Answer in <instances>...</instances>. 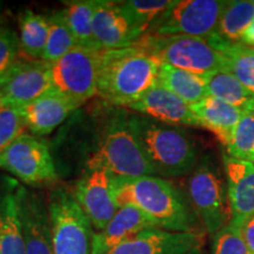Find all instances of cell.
Returning a JSON list of instances; mask_svg holds the SVG:
<instances>
[{
	"instance_id": "obj_1",
	"label": "cell",
	"mask_w": 254,
	"mask_h": 254,
	"mask_svg": "<svg viewBox=\"0 0 254 254\" xmlns=\"http://www.w3.org/2000/svg\"><path fill=\"white\" fill-rule=\"evenodd\" d=\"M117 204L140 208L161 230L195 232V218L184 194L170 180L157 176L114 177Z\"/></svg>"
},
{
	"instance_id": "obj_2",
	"label": "cell",
	"mask_w": 254,
	"mask_h": 254,
	"mask_svg": "<svg viewBox=\"0 0 254 254\" xmlns=\"http://www.w3.org/2000/svg\"><path fill=\"white\" fill-rule=\"evenodd\" d=\"M160 63L138 46L101 50L97 95L117 107L128 109L157 85Z\"/></svg>"
},
{
	"instance_id": "obj_3",
	"label": "cell",
	"mask_w": 254,
	"mask_h": 254,
	"mask_svg": "<svg viewBox=\"0 0 254 254\" xmlns=\"http://www.w3.org/2000/svg\"><path fill=\"white\" fill-rule=\"evenodd\" d=\"M128 122L155 176L178 178L194 170L199 150L185 128L138 113H128Z\"/></svg>"
},
{
	"instance_id": "obj_4",
	"label": "cell",
	"mask_w": 254,
	"mask_h": 254,
	"mask_svg": "<svg viewBox=\"0 0 254 254\" xmlns=\"http://www.w3.org/2000/svg\"><path fill=\"white\" fill-rule=\"evenodd\" d=\"M88 171L104 170L114 177L155 176L128 122V112L114 111L104 124L87 161Z\"/></svg>"
},
{
	"instance_id": "obj_5",
	"label": "cell",
	"mask_w": 254,
	"mask_h": 254,
	"mask_svg": "<svg viewBox=\"0 0 254 254\" xmlns=\"http://www.w3.org/2000/svg\"><path fill=\"white\" fill-rule=\"evenodd\" d=\"M135 46L160 64L207 75L225 68V59L208 38L145 34Z\"/></svg>"
},
{
	"instance_id": "obj_6",
	"label": "cell",
	"mask_w": 254,
	"mask_h": 254,
	"mask_svg": "<svg viewBox=\"0 0 254 254\" xmlns=\"http://www.w3.org/2000/svg\"><path fill=\"white\" fill-rule=\"evenodd\" d=\"M49 214L53 254H92V225L73 193L57 189L50 193Z\"/></svg>"
},
{
	"instance_id": "obj_7",
	"label": "cell",
	"mask_w": 254,
	"mask_h": 254,
	"mask_svg": "<svg viewBox=\"0 0 254 254\" xmlns=\"http://www.w3.org/2000/svg\"><path fill=\"white\" fill-rule=\"evenodd\" d=\"M187 200L212 236L228 224L230 207L224 179L211 159H201L190 173Z\"/></svg>"
},
{
	"instance_id": "obj_8",
	"label": "cell",
	"mask_w": 254,
	"mask_h": 254,
	"mask_svg": "<svg viewBox=\"0 0 254 254\" xmlns=\"http://www.w3.org/2000/svg\"><path fill=\"white\" fill-rule=\"evenodd\" d=\"M222 0H173L146 34L209 38L218 32Z\"/></svg>"
},
{
	"instance_id": "obj_9",
	"label": "cell",
	"mask_w": 254,
	"mask_h": 254,
	"mask_svg": "<svg viewBox=\"0 0 254 254\" xmlns=\"http://www.w3.org/2000/svg\"><path fill=\"white\" fill-rule=\"evenodd\" d=\"M0 168L31 186L49 185L58 177L49 146L26 132L21 133L0 154Z\"/></svg>"
},
{
	"instance_id": "obj_10",
	"label": "cell",
	"mask_w": 254,
	"mask_h": 254,
	"mask_svg": "<svg viewBox=\"0 0 254 254\" xmlns=\"http://www.w3.org/2000/svg\"><path fill=\"white\" fill-rule=\"evenodd\" d=\"M100 51L77 46L51 64L53 87L79 106L98 93Z\"/></svg>"
},
{
	"instance_id": "obj_11",
	"label": "cell",
	"mask_w": 254,
	"mask_h": 254,
	"mask_svg": "<svg viewBox=\"0 0 254 254\" xmlns=\"http://www.w3.org/2000/svg\"><path fill=\"white\" fill-rule=\"evenodd\" d=\"M73 196L97 232L107 226L119 208L114 176L104 170L87 171L78 182Z\"/></svg>"
},
{
	"instance_id": "obj_12",
	"label": "cell",
	"mask_w": 254,
	"mask_h": 254,
	"mask_svg": "<svg viewBox=\"0 0 254 254\" xmlns=\"http://www.w3.org/2000/svg\"><path fill=\"white\" fill-rule=\"evenodd\" d=\"M146 31L123 8L120 1L99 0L93 18V36L101 50L134 46Z\"/></svg>"
},
{
	"instance_id": "obj_13",
	"label": "cell",
	"mask_w": 254,
	"mask_h": 254,
	"mask_svg": "<svg viewBox=\"0 0 254 254\" xmlns=\"http://www.w3.org/2000/svg\"><path fill=\"white\" fill-rule=\"evenodd\" d=\"M14 196L26 254H53L49 206L23 186L17 187Z\"/></svg>"
},
{
	"instance_id": "obj_14",
	"label": "cell",
	"mask_w": 254,
	"mask_h": 254,
	"mask_svg": "<svg viewBox=\"0 0 254 254\" xmlns=\"http://www.w3.org/2000/svg\"><path fill=\"white\" fill-rule=\"evenodd\" d=\"M52 87L51 64L44 60L20 59L2 81V105L21 107Z\"/></svg>"
},
{
	"instance_id": "obj_15",
	"label": "cell",
	"mask_w": 254,
	"mask_h": 254,
	"mask_svg": "<svg viewBox=\"0 0 254 254\" xmlns=\"http://www.w3.org/2000/svg\"><path fill=\"white\" fill-rule=\"evenodd\" d=\"M202 245L199 233L146 230L104 254H187Z\"/></svg>"
},
{
	"instance_id": "obj_16",
	"label": "cell",
	"mask_w": 254,
	"mask_h": 254,
	"mask_svg": "<svg viewBox=\"0 0 254 254\" xmlns=\"http://www.w3.org/2000/svg\"><path fill=\"white\" fill-rule=\"evenodd\" d=\"M80 107L71 98L52 87L24 106L19 107L25 127L33 135H47Z\"/></svg>"
},
{
	"instance_id": "obj_17",
	"label": "cell",
	"mask_w": 254,
	"mask_h": 254,
	"mask_svg": "<svg viewBox=\"0 0 254 254\" xmlns=\"http://www.w3.org/2000/svg\"><path fill=\"white\" fill-rule=\"evenodd\" d=\"M230 224L241 228L254 215V164L225 155Z\"/></svg>"
},
{
	"instance_id": "obj_18",
	"label": "cell",
	"mask_w": 254,
	"mask_h": 254,
	"mask_svg": "<svg viewBox=\"0 0 254 254\" xmlns=\"http://www.w3.org/2000/svg\"><path fill=\"white\" fill-rule=\"evenodd\" d=\"M128 109L167 125L200 127L190 105L159 85L151 87Z\"/></svg>"
},
{
	"instance_id": "obj_19",
	"label": "cell",
	"mask_w": 254,
	"mask_h": 254,
	"mask_svg": "<svg viewBox=\"0 0 254 254\" xmlns=\"http://www.w3.org/2000/svg\"><path fill=\"white\" fill-rule=\"evenodd\" d=\"M153 228L159 227L140 208L133 205L120 206L107 226L93 233L92 254H104L136 234Z\"/></svg>"
},
{
	"instance_id": "obj_20",
	"label": "cell",
	"mask_w": 254,
	"mask_h": 254,
	"mask_svg": "<svg viewBox=\"0 0 254 254\" xmlns=\"http://www.w3.org/2000/svg\"><path fill=\"white\" fill-rule=\"evenodd\" d=\"M200 127L211 131L222 145L226 146L234 127L245 112L218 98L206 97L199 103L190 105Z\"/></svg>"
},
{
	"instance_id": "obj_21",
	"label": "cell",
	"mask_w": 254,
	"mask_h": 254,
	"mask_svg": "<svg viewBox=\"0 0 254 254\" xmlns=\"http://www.w3.org/2000/svg\"><path fill=\"white\" fill-rule=\"evenodd\" d=\"M157 85L172 92L190 105L208 97L206 77L167 64H160L159 66Z\"/></svg>"
},
{
	"instance_id": "obj_22",
	"label": "cell",
	"mask_w": 254,
	"mask_h": 254,
	"mask_svg": "<svg viewBox=\"0 0 254 254\" xmlns=\"http://www.w3.org/2000/svg\"><path fill=\"white\" fill-rule=\"evenodd\" d=\"M208 39L224 56L225 69L254 94V47L241 43H226L217 34Z\"/></svg>"
},
{
	"instance_id": "obj_23",
	"label": "cell",
	"mask_w": 254,
	"mask_h": 254,
	"mask_svg": "<svg viewBox=\"0 0 254 254\" xmlns=\"http://www.w3.org/2000/svg\"><path fill=\"white\" fill-rule=\"evenodd\" d=\"M208 95L218 98L243 112L254 113V94L226 69L206 77Z\"/></svg>"
},
{
	"instance_id": "obj_24",
	"label": "cell",
	"mask_w": 254,
	"mask_h": 254,
	"mask_svg": "<svg viewBox=\"0 0 254 254\" xmlns=\"http://www.w3.org/2000/svg\"><path fill=\"white\" fill-rule=\"evenodd\" d=\"M0 254H26L14 192L0 196Z\"/></svg>"
},
{
	"instance_id": "obj_25",
	"label": "cell",
	"mask_w": 254,
	"mask_h": 254,
	"mask_svg": "<svg viewBox=\"0 0 254 254\" xmlns=\"http://www.w3.org/2000/svg\"><path fill=\"white\" fill-rule=\"evenodd\" d=\"M98 2L99 0L65 2L66 7L63 9V13L77 40L78 46L100 51L97 47L93 36V18Z\"/></svg>"
},
{
	"instance_id": "obj_26",
	"label": "cell",
	"mask_w": 254,
	"mask_h": 254,
	"mask_svg": "<svg viewBox=\"0 0 254 254\" xmlns=\"http://www.w3.org/2000/svg\"><path fill=\"white\" fill-rule=\"evenodd\" d=\"M19 30L21 53H24L27 59L43 60L49 37L47 17L27 9L19 19Z\"/></svg>"
},
{
	"instance_id": "obj_27",
	"label": "cell",
	"mask_w": 254,
	"mask_h": 254,
	"mask_svg": "<svg viewBox=\"0 0 254 254\" xmlns=\"http://www.w3.org/2000/svg\"><path fill=\"white\" fill-rule=\"evenodd\" d=\"M254 20V1H227L215 34L226 43H240L241 36Z\"/></svg>"
},
{
	"instance_id": "obj_28",
	"label": "cell",
	"mask_w": 254,
	"mask_h": 254,
	"mask_svg": "<svg viewBox=\"0 0 254 254\" xmlns=\"http://www.w3.org/2000/svg\"><path fill=\"white\" fill-rule=\"evenodd\" d=\"M47 20H49V37H47L43 60L53 64L77 47L78 43L73 36L63 11H57L50 14Z\"/></svg>"
},
{
	"instance_id": "obj_29",
	"label": "cell",
	"mask_w": 254,
	"mask_h": 254,
	"mask_svg": "<svg viewBox=\"0 0 254 254\" xmlns=\"http://www.w3.org/2000/svg\"><path fill=\"white\" fill-rule=\"evenodd\" d=\"M225 147L230 157L254 164V113L243 114Z\"/></svg>"
},
{
	"instance_id": "obj_30",
	"label": "cell",
	"mask_w": 254,
	"mask_h": 254,
	"mask_svg": "<svg viewBox=\"0 0 254 254\" xmlns=\"http://www.w3.org/2000/svg\"><path fill=\"white\" fill-rule=\"evenodd\" d=\"M123 8L134 19L135 23L144 28L147 33L148 28L160 14L170 6V0H127L120 1Z\"/></svg>"
},
{
	"instance_id": "obj_31",
	"label": "cell",
	"mask_w": 254,
	"mask_h": 254,
	"mask_svg": "<svg viewBox=\"0 0 254 254\" xmlns=\"http://www.w3.org/2000/svg\"><path fill=\"white\" fill-rule=\"evenodd\" d=\"M25 123L19 107L2 105L0 107V154L21 133L25 132Z\"/></svg>"
},
{
	"instance_id": "obj_32",
	"label": "cell",
	"mask_w": 254,
	"mask_h": 254,
	"mask_svg": "<svg viewBox=\"0 0 254 254\" xmlns=\"http://www.w3.org/2000/svg\"><path fill=\"white\" fill-rule=\"evenodd\" d=\"M21 53L20 41L14 31L0 27V81H4L17 65Z\"/></svg>"
},
{
	"instance_id": "obj_33",
	"label": "cell",
	"mask_w": 254,
	"mask_h": 254,
	"mask_svg": "<svg viewBox=\"0 0 254 254\" xmlns=\"http://www.w3.org/2000/svg\"><path fill=\"white\" fill-rule=\"evenodd\" d=\"M212 254H251L239 227L228 222L213 236Z\"/></svg>"
},
{
	"instance_id": "obj_34",
	"label": "cell",
	"mask_w": 254,
	"mask_h": 254,
	"mask_svg": "<svg viewBox=\"0 0 254 254\" xmlns=\"http://www.w3.org/2000/svg\"><path fill=\"white\" fill-rule=\"evenodd\" d=\"M244 240L251 254H254V215L247 219L240 228Z\"/></svg>"
},
{
	"instance_id": "obj_35",
	"label": "cell",
	"mask_w": 254,
	"mask_h": 254,
	"mask_svg": "<svg viewBox=\"0 0 254 254\" xmlns=\"http://www.w3.org/2000/svg\"><path fill=\"white\" fill-rule=\"evenodd\" d=\"M240 43L246 46L254 47V20L249 25V27H247L245 32L243 33Z\"/></svg>"
},
{
	"instance_id": "obj_36",
	"label": "cell",
	"mask_w": 254,
	"mask_h": 254,
	"mask_svg": "<svg viewBox=\"0 0 254 254\" xmlns=\"http://www.w3.org/2000/svg\"><path fill=\"white\" fill-rule=\"evenodd\" d=\"M4 103V91H2V81H0V107L2 106Z\"/></svg>"
},
{
	"instance_id": "obj_37",
	"label": "cell",
	"mask_w": 254,
	"mask_h": 254,
	"mask_svg": "<svg viewBox=\"0 0 254 254\" xmlns=\"http://www.w3.org/2000/svg\"><path fill=\"white\" fill-rule=\"evenodd\" d=\"M187 254H202L201 246H200V247H196V249L192 250V251H190V252H189Z\"/></svg>"
}]
</instances>
